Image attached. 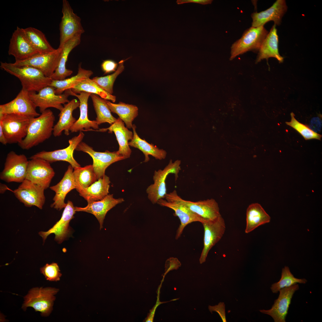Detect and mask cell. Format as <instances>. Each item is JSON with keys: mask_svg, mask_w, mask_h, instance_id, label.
Wrapping results in <instances>:
<instances>
[{"mask_svg": "<svg viewBox=\"0 0 322 322\" xmlns=\"http://www.w3.org/2000/svg\"><path fill=\"white\" fill-rule=\"evenodd\" d=\"M55 121L53 113L49 109L38 117L31 118L27 136L18 145L28 150L49 139L53 134Z\"/></svg>", "mask_w": 322, "mask_h": 322, "instance_id": "6da1fadb", "label": "cell"}, {"mask_svg": "<svg viewBox=\"0 0 322 322\" xmlns=\"http://www.w3.org/2000/svg\"><path fill=\"white\" fill-rule=\"evenodd\" d=\"M0 67L18 78L22 89L28 92H37L49 86L52 79L46 77L38 69L29 66H16L13 63L1 62Z\"/></svg>", "mask_w": 322, "mask_h": 322, "instance_id": "7a4b0ae2", "label": "cell"}, {"mask_svg": "<svg viewBox=\"0 0 322 322\" xmlns=\"http://www.w3.org/2000/svg\"><path fill=\"white\" fill-rule=\"evenodd\" d=\"M58 290L50 287L33 288L24 297L22 308L25 311L27 307H31L35 311L40 312L42 316H48L52 310L55 298L54 295Z\"/></svg>", "mask_w": 322, "mask_h": 322, "instance_id": "3957f363", "label": "cell"}, {"mask_svg": "<svg viewBox=\"0 0 322 322\" xmlns=\"http://www.w3.org/2000/svg\"><path fill=\"white\" fill-rule=\"evenodd\" d=\"M268 33L264 26L251 27L246 30L241 37L232 44L230 60L248 51H258Z\"/></svg>", "mask_w": 322, "mask_h": 322, "instance_id": "277c9868", "label": "cell"}, {"mask_svg": "<svg viewBox=\"0 0 322 322\" xmlns=\"http://www.w3.org/2000/svg\"><path fill=\"white\" fill-rule=\"evenodd\" d=\"M30 119L13 114L0 115V124L8 143L18 144L25 137Z\"/></svg>", "mask_w": 322, "mask_h": 322, "instance_id": "5b68a950", "label": "cell"}, {"mask_svg": "<svg viewBox=\"0 0 322 322\" xmlns=\"http://www.w3.org/2000/svg\"><path fill=\"white\" fill-rule=\"evenodd\" d=\"M181 163L180 160H177L173 162L171 160L163 169L154 171L153 178L154 183L148 186L146 190L148 198L153 204L157 203L161 199L165 198L167 193L166 179L169 174H173L174 175L175 180L177 179L178 174L181 170Z\"/></svg>", "mask_w": 322, "mask_h": 322, "instance_id": "8992f818", "label": "cell"}, {"mask_svg": "<svg viewBox=\"0 0 322 322\" xmlns=\"http://www.w3.org/2000/svg\"><path fill=\"white\" fill-rule=\"evenodd\" d=\"M62 13L63 16L60 24L59 48H62L66 42L75 36L81 35L84 32L80 18L74 13L66 0L63 1Z\"/></svg>", "mask_w": 322, "mask_h": 322, "instance_id": "52a82bcc", "label": "cell"}, {"mask_svg": "<svg viewBox=\"0 0 322 322\" xmlns=\"http://www.w3.org/2000/svg\"><path fill=\"white\" fill-rule=\"evenodd\" d=\"M28 161L25 155L10 152L0 173V179L7 182H22L26 179Z\"/></svg>", "mask_w": 322, "mask_h": 322, "instance_id": "ba28073f", "label": "cell"}, {"mask_svg": "<svg viewBox=\"0 0 322 322\" xmlns=\"http://www.w3.org/2000/svg\"><path fill=\"white\" fill-rule=\"evenodd\" d=\"M55 88L49 86H46L37 93L35 92L29 93L31 99L36 107L39 108L41 113L49 108H54L60 111L63 108L62 104L69 102L68 97L70 95L69 89L64 93L57 95Z\"/></svg>", "mask_w": 322, "mask_h": 322, "instance_id": "9c48e42d", "label": "cell"}, {"mask_svg": "<svg viewBox=\"0 0 322 322\" xmlns=\"http://www.w3.org/2000/svg\"><path fill=\"white\" fill-rule=\"evenodd\" d=\"M75 150L82 151L88 154L93 159L92 166L97 180L105 175V170L111 164L125 158L117 151L110 152L106 150L104 152L96 151L92 147L83 142H81Z\"/></svg>", "mask_w": 322, "mask_h": 322, "instance_id": "30bf717a", "label": "cell"}, {"mask_svg": "<svg viewBox=\"0 0 322 322\" xmlns=\"http://www.w3.org/2000/svg\"><path fill=\"white\" fill-rule=\"evenodd\" d=\"M84 136L82 131L79 134L69 140V145L67 147L52 151H43L31 156L30 159L39 158L52 163L58 161L69 162L73 168L80 166L73 157V153L78 145L82 141Z\"/></svg>", "mask_w": 322, "mask_h": 322, "instance_id": "8fae6325", "label": "cell"}, {"mask_svg": "<svg viewBox=\"0 0 322 322\" xmlns=\"http://www.w3.org/2000/svg\"><path fill=\"white\" fill-rule=\"evenodd\" d=\"M25 179L46 190L50 185L55 172L49 162L39 158L30 159Z\"/></svg>", "mask_w": 322, "mask_h": 322, "instance_id": "7c38bea8", "label": "cell"}, {"mask_svg": "<svg viewBox=\"0 0 322 322\" xmlns=\"http://www.w3.org/2000/svg\"><path fill=\"white\" fill-rule=\"evenodd\" d=\"M62 52L58 47L54 51L47 53L38 54L24 61H15L16 66H29L41 71L47 77L51 78L58 65Z\"/></svg>", "mask_w": 322, "mask_h": 322, "instance_id": "4fadbf2b", "label": "cell"}, {"mask_svg": "<svg viewBox=\"0 0 322 322\" xmlns=\"http://www.w3.org/2000/svg\"><path fill=\"white\" fill-rule=\"evenodd\" d=\"M169 194L199 216L202 219V223L214 220L221 216L218 204L213 199L192 202L183 199L176 190Z\"/></svg>", "mask_w": 322, "mask_h": 322, "instance_id": "5bb4252c", "label": "cell"}, {"mask_svg": "<svg viewBox=\"0 0 322 322\" xmlns=\"http://www.w3.org/2000/svg\"><path fill=\"white\" fill-rule=\"evenodd\" d=\"M36 107L30 97L29 92L22 89L14 99L0 105V115L13 114L30 118L35 117L40 115L36 111Z\"/></svg>", "mask_w": 322, "mask_h": 322, "instance_id": "9a60e30c", "label": "cell"}, {"mask_svg": "<svg viewBox=\"0 0 322 322\" xmlns=\"http://www.w3.org/2000/svg\"><path fill=\"white\" fill-rule=\"evenodd\" d=\"M202 224L204 233V247L199 258L200 264L205 261L209 251L221 240L226 230L225 222L221 216L214 220L205 222Z\"/></svg>", "mask_w": 322, "mask_h": 322, "instance_id": "2e32d148", "label": "cell"}, {"mask_svg": "<svg viewBox=\"0 0 322 322\" xmlns=\"http://www.w3.org/2000/svg\"><path fill=\"white\" fill-rule=\"evenodd\" d=\"M44 190L41 187L25 179L13 192L16 198L25 206H35L42 209L45 201Z\"/></svg>", "mask_w": 322, "mask_h": 322, "instance_id": "e0dca14e", "label": "cell"}, {"mask_svg": "<svg viewBox=\"0 0 322 322\" xmlns=\"http://www.w3.org/2000/svg\"><path fill=\"white\" fill-rule=\"evenodd\" d=\"M165 198V200L164 199H159L157 203L173 210L176 215L178 217L180 221L181 224L177 231L176 239L180 237L184 228L188 224L195 222H200L202 223L203 222L202 219L199 216L168 193L166 194Z\"/></svg>", "mask_w": 322, "mask_h": 322, "instance_id": "ac0fdd59", "label": "cell"}, {"mask_svg": "<svg viewBox=\"0 0 322 322\" xmlns=\"http://www.w3.org/2000/svg\"><path fill=\"white\" fill-rule=\"evenodd\" d=\"M8 53L14 57L15 61H18L27 60L39 53L30 42L23 29L18 27L10 39Z\"/></svg>", "mask_w": 322, "mask_h": 322, "instance_id": "d6986e66", "label": "cell"}, {"mask_svg": "<svg viewBox=\"0 0 322 322\" xmlns=\"http://www.w3.org/2000/svg\"><path fill=\"white\" fill-rule=\"evenodd\" d=\"M299 289L298 284L284 287L279 290L278 298L271 308L268 310H260L262 313L271 316L275 322H285L291 300L295 292Z\"/></svg>", "mask_w": 322, "mask_h": 322, "instance_id": "ffe728a7", "label": "cell"}, {"mask_svg": "<svg viewBox=\"0 0 322 322\" xmlns=\"http://www.w3.org/2000/svg\"><path fill=\"white\" fill-rule=\"evenodd\" d=\"M75 212L72 202L68 200L60 219L47 231L39 232V235L43 239V243L48 236L52 233L55 234V240L59 244L61 243L69 234V223L74 218Z\"/></svg>", "mask_w": 322, "mask_h": 322, "instance_id": "44dd1931", "label": "cell"}, {"mask_svg": "<svg viewBox=\"0 0 322 322\" xmlns=\"http://www.w3.org/2000/svg\"><path fill=\"white\" fill-rule=\"evenodd\" d=\"M287 7L284 0H277L270 8L266 10L251 15L253 21L252 27H258L264 25L267 22L273 21L274 24H281L283 16L287 10Z\"/></svg>", "mask_w": 322, "mask_h": 322, "instance_id": "7402d4cb", "label": "cell"}, {"mask_svg": "<svg viewBox=\"0 0 322 322\" xmlns=\"http://www.w3.org/2000/svg\"><path fill=\"white\" fill-rule=\"evenodd\" d=\"M73 168L69 165L67 170L61 181L56 185L50 187L55 192L51 207L59 210L65 208L66 205L64 202L67 194L72 190L76 189L73 174Z\"/></svg>", "mask_w": 322, "mask_h": 322, "instance_id": "603a6c76", "label": "cell"}, {"mask_svg": "<svg viewBox=\"0 0 322 322\" xmlns=\"http://www.w3.org/2000/svg\"><path fill=\"white\" fill-rule=\"evenodd\" d=\"M70 95L77 97L80 102L79 106L80 115L71 128L70 131L72 132L78 131H95L99 129V125L96 120H89L88 115V101L91 93L82 92L78 95L69 89Z\"/></svg>", "mask_w": 322, "mask_h": 322, "instance_id": "cb8c5ba5", "label": "cell"}, {"mask_svg": "<svg viewBox=\"0 0 322 322\" xmlns=\"http://www.w3.org/2000/svg\"><path fill=\"white\" fill-rule=\"evenodd\" d=\"M124 201L123 198L115 199L112 194H109L101 200L88 203L85 207H75V209L76 211L86 212L94 215L100 223L101 230L107 212L117 204Z\"/></svg>", "mask_w": 322, "mask_h": 322, "instance_id": "d4e9b609", "label": "cell"}, {"mask_svg": "<svg viewBox=\"0 0 322 322\" xmlns=\"http://www.w3.org/2000/svg\"><path fill=\"white\" fill-rule=\"evenodd\" d=\"M108 130L109 133L114 132L119 145L118 153L123 156L125 159L129 158L131 150L129 144V141L131 140L133 133L129 130L124 125V123L119 117L108 128L99 129L96 131L105 132Z\"/></svg>", "mask_w": 322, "mask_h": 322, "instance_id": "484cf974", "label": "cell"}, {"mask_svg": "<svg viewBox=\"0 0 322 322\" xmlns=\"http://www.w3.org/2000/svg\"><path fill=\"white\" fill-rule=\"evenodd\" d=\"M79 105V101L75 99L64 104L58 115L59 120L53 128V134L55 137L61 136L63 131L66 135L69 134L71 128L76 121L72 116L73 112Z\"/></svg>", "mask_w": 322, "mask_h": 322, "instance_id": "4316f807", "label": "cell"}, {"mask_svg": "<svg viewBox=\"0 0 322 322\" xmlns=\"http://www.w3.org/2000/svg\"><path fill=\"white\" fill-rule=\"evenodd\" d=\"M276 26L274 24L273 26L262 43L258 50L256 63L264 59L267 60L270 57L276 58L279 63L283 62L284 58L279 53L278 37Z\"/></svg>", "mask_w": 322, "mask_h": 322, "instance_id": "83f0119b", "label": "cell"}, {"mask_svg": "<svg viewBox=\"0 0 322 322\" xmlns=\"http://www.w3.org/2000/svg\"><path fill=\"white\" fill-rule=\"evenodd\" d=\"M110 182L109 177L105 175L89 186L78 192L88 203L99 201L109 194Z\"/></svg>", "mask_w": 322, "mask_h": 322, "instance_id": "f1b7e54d", "label": "cell"}, {"mask_svg": "<svg viewBox=\"0 0 322 322\" xmlns=\"http://www.w3.org/2000/svg\"><path fill=\"white\" fill-rule=\"evenodd\" d=\"M81 35H77L69 40L62 48L61 57L57 68L51 77L52 80H62L71 75L73 71L67 69L66 64L71 51L80 43Z\"/></svg>", "mask_w": 322, "mask_h": 322, "instance_id": "f546056e", "label": "cell"}, {"mask_svg": "<svg viewBox=\"0 0 322 322\" xmlns=\"http://www.w3.org/2000/svg\"><path fill=\"white\" fill-rule=\"evenodd\" d=\"M270 219V216L259 204H250L246 210L245 233H248L260 226L269 223Z\"/></svg>", "mask_w": 322, "mask_h": 322, "instance_id": "4dcf8cb0", "label": "cell"}, {"mask_svg": "<svg viewBox=\"0 0 322 322\" xmlns=\"http://www.w3.org/2000/svg\"><path fill=\"white\" fill-rule=\"evenodd\" d=\"M132 129L133 136L131 140L129 142V145L137 148L142 152L145 155L144 162H147L149 160V155L152 156L156 159L162 160L165 158L167 152L165 150L160 149L153 144H150L145 140L141 138L137 133L135 124L133 125Z\"/></svg>", "mask_w": 322, "mask_h": 322, "instance_id": "1f68e13d", "label": "cell"}, {"mask_svg": "<svg viewBox=\"0 0 322 322\" xmlns=\"http://www.w3.org/2000/svg\"><path fill=\"white\" fill-rule=\"evenodd\" d=\"M107 103L111 112L116 113L125 123L128 129H132V122L138 115V109L135 105L122 102L114 103L109 101Z\"/></svg>", "mask_w": 322, "mask_h": 322, "instance_id": "d6a6232c", "label": "cell"}, {"mask_svg": "<svg viewBox=\"0 0 322 322\" xmlns=\"http://www.w3.org/2000/svg\"><path fill=\"white\" fill-rule=\"evenodd\" d=\"M81 64H80L78 65V72L76 75L62 80H52L49 86L55 88L56 94H62L66 90L71 89L81 81L89 78L93 74L91 70L82 68Z\"/></svg>", "mask_w": 322, "mask_h": 322, "instance_id": "836d02e7", "label": "cell"}, {"mask_svg": "<svg viewBox=\"0 0 322 322\" xmlns=\"http://www.w3.org/2000/svg\"><path fill=\"white\" fill-rule=\"evenodd\" d=\"M23 30L30 42L39 53H47L55 50L51 46L44 34L41 31L31 27Z\"/></svg>", "mask_w": 322, "mask_h": 322, "instance_id": "e575fe53", "label": "cell"}, {"mask_svg": "<svg viewBox=\"0 0 322 322\" xmlns=\"http://www.w3.org/2000/svg\"><path fill=\"white\" fill-rule=\"evenodd\" d=\"M90 96L97 115L95 120L98 125L105 123L111 125L116 121L117 119L112 115L106 100L94 94H91Z\"/></svg>", "mask_w": 322, "mask_h": 322, "instance_id": "d590c367", "label": "cell"}, {"mask_svg": "<svg viewBox=\"0 0 322 322\" xmlns=\"http://www.w3.org/2000/svg\"><path fill=\"white\" fill-rule=\"evenodd\" d=\"M73 176L78 192L86 188L97 181L92 165L74 168Z\"/></svg>", "mask_w": 322, "mask_h": 322, "instance_id": "8d00e7d4", "label": "cell"}, {"mask_svg": "<svg viewBox=\"0 0 322 322\" xmlns=\"http://www.w3.org/2000/svg\"><path fill=\"white\" fill-rule=\"evenodd\" d=\"M71 89L72 92L77 94L82 92L95 94L103 99L111 100L113 103L116 100L115 96L103 90L89 78L83 80Z\"/></svg>", "mask_w": 322, "mask_h": 322, "instance_id": "74e56055", "label": "cell"}, {"mask_svg": "<svg viewBox=\"0 0 322 322\" xmlns=\"http://www.w3.org/2000/svg\"><path fill=\"white\" fill-rule=\"evenodd\" d=\"M307 282L305 278H298L294 277L289 267L285 266L282 269L281 277L279 281L273 284L270 289L273 293H277L282 288L289 287L297 283L305 284Z\"/></svg>", "mask_w": 322, "mask_h": 322, "instance_id": "f35d334b", "label": "cell"}, {"mask_svg": "<svg viewBox=\"0 0 322 322\" xmlns=\"http://www.w3.org/2000/svg\"><path fill=\"white\" fill-rule=\"evenodd\" d=\"M126 60H121L120 61L117 70L112 74L104 77H95L92 79L102 89L112 95L113 93L114 82L118 76L124 70V62Z\"/></svg>", "mask_w": 322, "mask_h": 322, "instance_id": "ab89813d", "label": "cell"}, {"mask_svg": "<svg viewBox=\"0 0 322 322\" xmlns=\"http://www.w3.org/2000/svg\"><path fill=\"white\" fill-rule=\"evenodd\" d=\"M291 120L289 122H286L287 125L292 127L300 134L306 140L316 139L321 140L322 135L314 132L306 125L301 123L295 117L293 112L290 114Z\"/></svg>", "mask_w": 322, "mask_h": 322, "instance_id": "60d3db41", "label": "cell"}, {"mask_svg": "<svg viewBox=\"0 0 322 322\" xmlns=\"http://www.w3.org/2000/svg\"><path fill=\"white\" fill-rule=\"evenodd\" d=\"M40 270L46 280L50 281H59L62 275L58 265L55 263L46 264Z\"/></svg>", "mask_w": 322, "mask_h": 322, "instance_id": "b9f144b4", "label": "cell"}, {"mask_svg": "<svg viewBox=\"0 0 322 322\" xmlns=\"http://www.w3.org/2000/svg\"><path fill=\"white\" fill-rule=\"evenodd\" d=\"M208 309L210 312H216L218 313L221 317L223 322H227L225 312V305L223 302H220L217 305L214 306H209Z\"/></svg>", "mask_w": 322, "mask_h": 322, "instance_id": "7bdbcfd3", "label": "cell"}, {"mask_svg": "<svg viewBox=\"0 0 322 322\" xmlns=\"http://www.w3.org/2000/svg\"><path fill=\"white\" fill-rule=\"evenodd\" d=\"M117 64L113 61L108 60L104 61L101 64L102 70L106 74L115 71L117 68Z\"/></svg>", "mask_w": 322, "mask_h": 322, "instance_id": "ee69618b", "label": "cell"}, {"mask_svg": "<svg viewBox=\"0 0 322 322\" xmlns=\"http://www.w3.org/2000/svg\"><path fill=\"white\" fill-rule=\"evenodd\" d=\"M165 273L166 274L171 270L177 269L180 264V263L177 258H171L168 259L166 262Z\"/></svg>", "mask_w": 322, "mask_h": 322, "instance_id": "f6af8a7d", "label": "cell"}, {"mask_svg": "<svg viewBox=\"0 0 322 322\" xmlns=\"http://www.w3.org/2000/svg\"><path fill=\"white\" fill-rule=\"evenodd\" d=\"M310 128L315 132L320 130L321 127V120L318 117L312 119L310 123Z\"/></svg>", "mask_w": 322, "mask_h": 322, "instance_id": "bcb514c9", "label": "cell"}, {"mask_svg": "<svg viewBox=\"0 0 322 322\" xmlns=\"http://www.w3.org/2000/svg\"><path fill=\"white\" fill-rule=\"evenodd\" d=\"M212 0H177L176 3L178 4L188 3H194L203 5L211 4Z\"/></svg>", "mask_w": 322, "mask_h": 322, "instance_id": "7dc6e473", "label": "cell"}, {"mask_svg": "<svg viewBox=\"0 0 322 322\" xmlns=\"http://www.w3.org/2000/svg\"><path fill=\"white\" fill-rule=\"evenodd\" d=\"M0 142L1 143L4 145H6L7 143V141L3 133L2 127L1 124H0Z\"/></svg>", "mask_w": 322, "mask_h": 322, "instance_id": "c3c4849f", "label": "cell"}]
</instances>
